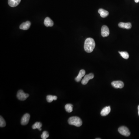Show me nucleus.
<instances>
[{
    "label": "nucleus",
    "mask_w": 139,
    "mask_h": 139,
    "mask_svg": "<svg viewBox=\"0 0 139 139\" xmlns=\"http://www.w3.org/2000/svg\"><path fill=\"white\" fill-rule=\"evenodd\" d=\"M96 46L95 41L93 38H87L84 43V50L88 53L92 52Z\"/></svg>",
    "instance_id": "1"
},
{
    "label": "nucleus",
    "mask_w": 139,
    "mask_h": 139,
    "mask_svg": "<svg viewBox=\"0 0 139 139\" xmlns=\"http://www.w3.org/2000/svg\"><path fill=\"white\" fill-rule=\"evenodd\" d=\"M68 122L69 124L77 127H80L82 124V121L80 118L77 116L69 118Z\"/></svg>",
    "instance_id": "2"
},
{
    "label": "nucleus",
    "mask_w": 139,
    "mask_h": 139,
    "mask_svg": "<svg viewBox=\"0 0 139 139\" xmlns=\"http://www.w3.org/2000/svg\"><path fill=\"white\" fill-rule=\"evenodd\" d=\"M29 96V94L24 93L22 90H19L17 93V98L20 100H25L28 98Z\"/></svg>",
    "instance_id": "3"
},
{
    "label": "nucleus",
    "mask_w": 139,
    "mask_h": 139,
    "mask_svg": "<svg viewBox=\"0 0 139 139\" xmlns=\"http://www.w3.org/2000/svg\"><path fill=\"white\" fill-rule=\"evenodd\" d=\"M118 131L121 135L125 137H129L130 135V132L128 128L125 126H121L118 129Z\"/></svg>",
    "instance_id": "4"
},
{
    "label": "nucleus",
    "mask_w": 139,
    "mask_h": 139,
    "mask_svg": "<svg viewBox=\"0 0 139 139\" xmlns=\"http://www.w3.org/2000/svg\"><path fill=\"white\" fill-rule=\"evenodd\" d=\"M94 76V75L93 74H89L86 75L84 76L83 79L81 80V83L83 85H86L87 83H88L90 80L93 79Z\"/></svg>",
    "instance_id": "5"
},
{
    "label": "nucleus",
    "mask_w": 139,
    "mask_h": 139,
    "mask_svg": "<svg viewBox=\"0 0 139 139\" xmlns=\"http://www.w3.org/2000/svg\"><path fill=\"white\" fill-rule=\"evenodd\" d=\"M111 85L114 88L116 89H122L124 86V84L121 81H115L111 83Z\"/></svg>",
    "instance_id": "6"
},
{
    "label": "nucleus",
    "mask_w": 139,
    "mask_h": 139,
    "mask_svg": "<svg viewBox=\"0 0 139 139\" xmlns=\"http://www.w3.org/2000/svg\"><path fill=\"white\" fill-rule=\"evenodd\" d=\"M109 35V29L107 26L104 25L101 28V35L103 37H108Z\"/></svg>",
    "instance_id": "7"
},
{
    "label": "nucleus",
    "mask_w": 139,
    "mask_h": 139,
    "mask_svg": "<svg viewBox=\"0 0 139 139\" xmlns=\"http://www.w3.org/2000/svg\"><path fill=\"white\" fill-rule=\"evenodd\" d=\"M30 116L29 114H24L21 118V124L22 125H26L28 124L30 119Z\"/></svg>",
    "instance_id": "8"
},
{
    "label": "nucleus",
    "mask_w": 139,
    "mask_h": 139,
    "mask_svg": "<svg viewBox=\"0 0 139 139\" xmlns=\"http://www.w3.org/2000/svg\"><path fill=\"white\" fill-rule=\"evenodd\" d=\"M31 24V22L29 21L23 22V23H22L20 26V29L24 30H28L30 28Z\"/></svg>",
    "instance_id": "9"
},
{
    "label": "nucleus",
    "mask_w": 139,
    "mask_h": 139,
    "mask_svg": "<svg viewBox=\"0 0 139 139\" xmlns=\"http://www.w3.org/2000/svg\"><path fill=\"white\" fill-rule=\"evenodd\" d=\"M118 26L120 28L130 29L131 28L132 25L131 23L130 22L124 23V22H120L118 24Z\"/></svg>",
    "instance_id": "10"
},
{
    "label": "nucleus",
    "mask_w": 139,
    "mask_h": 139,
    "mask_svg": "<svg viewBox=\"0 0 139 139\" xmlns=\"http://www.w3.org/2000/svg\"><path fill=\"white\" fill-rule=\"evenodd\" d=\"M110 112H111L110 106L105 107L102 109L100 113V114L102 116H106L110 113Z\"/></svg>",
    "instance_id": "11"
},
{
    "label": "nucleus",
    "mask_w": 139,
    "mask_h": 139,
    "mask_svg": "<svg viewBox=\"0 0 139 139\" xmlns=\"http://www.w3.org/2000/svg\"><path fill=\"white\" fill-rule=\"evenodd\" d=\"M21 0H8V4L11 7L17 6L20 3Z\"/></svg>",
    "instance_id": "12"
},
{
    "label": "nucleus",
    "mask_w": 139,
    "mask_h": 139,
    "mask_svg": "<svg viewBox=\"0 0 139 139\" xmlns=\"http://www.w3.org/2000/svg\"><path fill=\"white\" fill-rule=\"evenodd\" d=\"M85 71L84 70H81L79 72L78 76L75 78V80L77 82H79L81 80L82 77L85 76Z\"/></svg>",
    "instance_id": "13"
},
{
    "label": "nucleus",
    "mask_w": 139,
    "mask_h": 139,
    "mask_svg": "<svg viewBox=\"0 0 139 139\" xmlns=\"http://www.w3.org/2000/svg\"><path fill=\"white\" fill-rule=\"evenodd\" d=\"M44 24L46 27H52L53 26L54 23L53 20L49 17H46L44 20Z\"/></svg>",
    "instance_id": "14"
},
{
    "label": "nucleus",
    "mask_w": 139,
    "mask_h": 139,
    "mask_svg": "<svg viewBox=\"0 0 139 139\" xmlns=\"http://www.w3.org/2000/svg\"><path fill=\"white\" fill-rule=\"evenodd\" d=\"M99 13L100 14V16L102 18H105L107 17L109 15V12L104 9H100L98 11Z\"/></svg>",
    "instance_id": "15"
},
{
    "label": "nucleus",
    "mask_w": 139,
    "mask_h": 139,
    "mask_svg": "<svg viewBox=\"0 0 139 139\" xmlns=\"http://www.w3.org/2000/svg\"><path fill=\"white\" fill-rule=\"evenodd\" d=\"M57 99V97L55 96L48 95L46 97V100L48 102H51L53 100H56Z\"/></svg>",
    "instance_id": "16"
},
{
    "label": "nucleus",
    "mask_w": 139,
    "mask_h": 139,
    "mask_svg": "<svg viewBox=\"0 0 139 139\" xmlns=\"http://www.w3.org/2000/svg\"><path fill=\"white\" fill-rule=\"evenodd\" d=\"M73 105L70 104H66L65 105V109L68 113H71L73 111Z\"/></svg>",
    "instance_id": "17"
},
{
    "label": "nucleus",
    "mask_w": 139,
    "mask_h": 139,
    "mask_svg": "<svg viewBox=\"0 0 139 139\" xmlns=\"http://www.w3.org/2000/svg\"><path fill=\"white\" fill-rule=\"evenodd\" d=\"M42 126V124L41 122H36L33 125V126H32V128H33V129H38L39 130L40 128H41Z\"/></svg>",
    "instance_id": "18"
},
{
    "label": "nucleus",
    "mask_w": 139,
    "mask_h": 139,
    "mask_svg": "<svg viewBox=\"0 0 139 139\" xmlns=\"http://www.w3.org/2000/svg\"><path fill=\"white\" fill-rule=\"evenodd\" d=\"M119 53L120 54L122 58H124L125 59H128L129 58V55L128 52H126V51H119Z\"/></svg>",
    "instance_id": "19"
},
{
    "label": "nucleus",
    "mask_w": 139,
    "mask_h": 139,
    "mask_svg": "<svg viewBox=\"0 0 139 139\" xmlns=\"http://www.w3.org/2000/svg\"><path fill=\"white\" fill-rule=\"evenodd\" d=\"M49 133L46 131H44L41 135V138L42 139H46L49 137Z\"/></svg>",
    "instance_id": "20"
},
{
    "label": "nucleus",
    "mask_w": 139,
    "mask_h": 139,
    "mask_svg": "<svg viewBox=\"0 0 139 139\" xmlns=\"http://www.w3.org/2000/svg\"><path fill=\"white\" fill-rule=\"evenodd\" d=\"M6 125L5 120L4 119V118L0 116V127H4Z\"/></svg>",
    "instance_id": "21"
},
{
    "label": "nucleus",
    "mask_w": 139,
    "mask_h": 139,
    "mask_svg": "<svg viewBox=\"0 0 139 139\" xmlns=\"http://www.w3.org/2000/svg\"><path fill=\"white\" fill-rule=\"evenodd\" d=\"M135 1L136 3H138L139 2V0H135Z\"/></svg>",
    "instance_id": "22"
},
{
    "label": "nucleus",
    "mask_w": 139,
    "mask_h": 139,
    "mask_svg": "<svg viewBox=\"0 0 139 139\" xmlns=\"http://www.w3.org/2000/svg\"><path fill=\"white\" fill-rule=\"evenodd\" d=\"M138 115H139V105H138Z\"/></svg>",
    "instance_id": "23"
}]
</instances>
